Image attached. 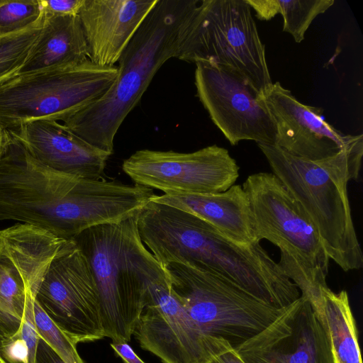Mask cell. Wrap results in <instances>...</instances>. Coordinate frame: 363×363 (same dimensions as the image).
<instances>
[{
    "label": "cell",
    "mask_w": 363,
    "mask_h": 363,
    "mask_svg": "<svg viewBox=\"0 0 363 363\" xmlns=\"http://www.w3.org/2000/svg\"><path fill=\"white\" fill-rule=\"evenodd\" d=\"M0 158V221L35 225L65 239L110 223L116 198L112 184L65 174L34 158L6 130Z\"/></svg>",
    "instance_id": "6da1fadb"
},
{
    "label": "cell",
    "mask_w": 363,
    "mask_h": 363,
    "mask_svg": "<svg viewBox=\"0 0 363 363\" xmlns=\"http://www.w3.org/2000/svg\"><path fill=\"white\" fill-rule=\"evenodd\" d=\"M199 0H158L123 51L117 77L108 91L63 124L109 153L114 138L153 77L177 57Z\"/></svg>",
    "instance_id": "7a4b0ae2"
},
{
    "label": "cell",
    "mask_w": 363,
    "mask_h": 363,
    "mask_svg": "<svg viewBox=\"0 0 363 363\" xmlns=\"http://www.w3.org/2000/svg\"><path fill=\"white\" fill-rule=\"evenodd\" d=\"M139 212L118 223L89 228L73 238L91 269L104 337L112 342L130 340L148 283L165 274L140 239Z\"/></svg>",
    "instance_id": "3957f363"
},
{
    "label": "cell",
    "mask_w": 363,
    "mask_h": 363,
    "mask_svg": "<svg viewBox=\"0 0 363 363\" xmlns=\"http://www.w3.org/2000/svg\"><path fill=\"white\" fill-rule=\"evenodd\" d=\"M257 241L266 239L280 251L277 262L320 318L324 293L329 289V257L315 225L275 174L259 172L242 184Z\"/></svg>",
    "instance_id": "277c9868"
},
{
    "label": "cell",
    "mask_w": 363,
    "mask_h": 363,
    "mask_svg": "<svg viewBox=\"0 0 363 363\" xmlns=\"http://www.w3.org/2000/svg\"><path fill=\"white\" fill-rule=\"evenodd\" d=\"M273 174L283 183L318 232L330 259L344 272L359 269L363 256L342 174L285 152L257 144Z\"/></svg>",
    "instance_id": "5b68a950"
},
{
    "label": "cell",
    "mask_w": 363,
    "mask_h": 363,
    "mask_svg": "<svg viewBox=\"0 0 363 363\" xmlns=\"http://www.w3.org/2000/svg\"><path fill=\"white\" fill-rule=\"evenodd\" d=\"M177 58L233 69L260 94L273 83L265 46L245 0L199 1Z\"/></svg>",
    "instance_id": "8992f818"
},
{
    "label": "cell",
    "mask_w": 363,
    "mask_h": 363,
    "mask_svg": "<svg viewBox=\"0 0 363 363\" xmlns=\"http://www.w3.org/2000/svg\"><path fill=\"white\" fill-rule=\"evenodd\" d=\"M163 269L172 294L201 333L223 338L233 348L265 328L284 308L202 267L170 263Z\"/></svg>",
    "instance_id": "52a82bcc"
},
{
    "label": "cell",
    "mask_w": 363,
    "mask_h": 363,
    "mask_svg": "<svg viewBox=\"0 0 363 363\" xmlns=\"http://www.w3.org/2000/svg\"><path fill=\"white\" fill-rule=\"evenodd\" d=\"M117 73V66L87 60L72 68L16 75L0 84V125L13 130L35 121L64 123L103 96Z\"/></svg>",
    "instance_id": "ba28073f"
},
{
    "label": "cell",
    "mask_w": 363,
    "mask_h": 363,
    "mask_svg": "<svg viewBox=\"0 0 363 363\" xmlns=\"http://www.w3.org/2000/svg\"><path fill=\"white\" fill-rule=\"evenodd\" d=\"M122 169L135 184L164 194L223 192L239 177L235 159L217 145L192 152L140 150L123 161Z\"/></svg>",
    "instance_id": "9c48e42d"
},
{
    "label": "cell",
    "mask_w": 363,
    "mask_h": 363,
    "mask_svg": "<svg viewBox=\"0 0 363 363\" xmlns=\"http://www.w3.org/2000/svg\"><path fill=\"white\" fill-rule=\"evenodd\" d=\"M35 298L75 345L105 337L96 284L75 242L52 261Z\"/></svg>",
    "instance_id": "30bf717a"
},
{
    "label": "cell",
    "mask_w": 363,
    "mask_h": 363,
    "mask_svg": "<svg viewBox=\"0 0 363 363\" xmlns=\"http://www.w3.org/2000/svg\"><path fill=\"white\" fill-rule=\"evenodd\" d=\"M195 65L197 96L230 145L242 140L275 145V125L252 84L229 67L207 62Z\"/></svg>",
    "instance_id": "8fae6325"
},
{
    "label": "cell",
    "mask_w": 363,
    "mask_h": 363,
    "mask_svg": "<svg viewBox=\"0 0 363 363\" xmlns=\"http://www.w3.org/2000/svg\"><path fill=\"white\" fill-rule=\"evenodd\" d=\"M276 128L275 145L317 164L363 149V135H345L327 123L323 109L300 102L279 82L260 95Z\"/></svg>",
    "instance_id": "7c38bea8"
},
{
    "label": "cell",
    "mask_w": 363,
    "mask_h": 363,
    "mask_svg": "<svg viewBox=\"0 0 363 363\" xmlns=\"http://www.w3.org/2000/svg\"><path fill=\"white\" fill-rule=\"evenodd\" d=\"M140 346L162 363H210L216 337L197 328L172 294L166 274L147 285L145 304L133 333Z\"/></svg>",
    "instance_id": "4fadbf2b"
},
{
    "label": "cell",
    "mask_w": 363,
    "mask_h": 363,
    "mask_svg": "<svg viewBox=\"0 0 363 363\" xmlns=\"http://www.w3.org/2000/svg\"><path fill=\"white\" fill-rule=\"evenodd\" d=\"M233 349L244 363H334L323 321L301 296Z\"/></svg>",
    "instance_id": "5bb4252c"
},
{
    "label": "cell",
    "mask_w": 363,
    "mask_h": 363,
    "mask_svg": "<svg viewBox=\"0 0 363 363\" xmlns=\"http://www.w3.org/2000/svg\"><path fill=\"white\" fill-rule=\"evenodd\" d=\"M158 0H84L78 13L91 62L114 66Z\"/></svg>",
    "instance_id": "9a60e30c"
},
{
    "label": "cell",
    "mask_w": 363,
    "mask_h": 363,
    "mask_svg": "<svg viewBox=\"0 0 363 363\" xmlns=\"http://www.w3.org/2000/svg\"><path fill=\"white\" fill-rule=\"evenodd\" d=\"M11 131L27 151L43 164L85 179H99L112 155L91 145L55 121H30Z\"/></svg>",
    "instance_id": "2e32d148"
},
{
    "label": "cell",
    "mask_w": 363,
    "mask_h": 363,
    "mask_svg": "<svg viewBox=\"0 0 363 363\" xmlns=\"http://www.w3.org/2000/svg\"><path fill=\"white\" fill-rule=\"evenodd\" d=\"M151 200L189 212L239 243L259 242L248 197L240 184L215 194H155Z\"/></svg>",
    "instance_id": "e0dca14e"
},
{
    "label": "cell",
    "mask_w": 363,
    "mask_h": 363,
    "mask_svg": "<svg viewBox=\"0 0 363 363\" xmlns=\"http://www.w3.org/2000/svg\"><path fill=\"white\" fill-rule=\"evenodd\" d=\"M87 60V45L79 16H44L40 35L17 75L72 68Z\"/></svg>",
    "instance_id": "ac0fdd59"
},
{
    "label": "cell",
    "mask_w": 363,
    "mask_h": 363,
    "mask_svg": "<svg viewBox=\"0 0 363 363\" xmlns=\"http://www.w3.org/2000/svg\"><path fill=\"white\" fill-rule=\"evenodd\" d=\"M322 318L334 363H362L356 322L348 294L330 288L324 293Z\"/></svg>",
    "instance_id": "d6986e66"
},
{
    "label": "cell",
    "mask_w": 363,
    "mask_h": 363,
    "mask_svg": "<svg viewBox=\"0 0 363 363\" xmlns=\"http://www.w3.org/2000/svg\"><path fill=\"white\" fill-rule=\"evenodd\" d=\"M255 10L259 20L268 21L277 14L281 15L283 30L301 43L313 20L330 8L333 0H245Z\"/></svg>",
    "instance_id": "ffe728a7"
},
{
    "label": "cell",
    "mask_w": 363,
    "mask_h": 363,
    "mask_svg": "<svg viewBox=\"0 0 363 363\" xmlns=\"http://www.w3.org/2000/svg\"><path fill=\"white\" fill-rule=\"evenodd\" d=\"M26 304V288L14 264L0 255V340L20 328Z\"/></svg>",
    "instance_id": "44dd1931"
},
{
    "label": "cell",
    "mask_w": 363,
    "mask_h": 363,
    "mask_svg": "<svg viewBox=\"0 0 363 363\" xmlns=\"http://www.w3.org/2000/svg\"><path fill=\"white\" fill-rule=\"evenodd\" d=\"M43 18L32 26L0 37V84L18 74L41 31Z\"/></svg>",
    "instance_id": "7402d4cb"
},
{
    "label": "cell",
    "mask_w": 363,
    "mask_h": 363,
    "mask_svg": "<svg viewBox=\"0 0 363 363\" xmlns=\"http://www.w3.org/2000/svg\"><path fill=\"white\" fill-rule=\"evenodd\" d=\"M43 16L40 0H0V37L22 31Z\"/></svg>",
    "instance_id": "603a6c76"
},
{
    "label": "cell",
    "mask_w": 363,
    "mask_h": 363,
    "mask_svg": "<svg viewBox=\"0 0 363 363\" xmlns=\"http://www.w3.org/2000/svg\"><path fill=\"white\" fill-rule=\"evenodd\" d=\"M34 318L38 335L43 338L65 363H85L79 354L77 345L52 322L35 298Z\"/></svg>",
    "instance_id": "cb8c5ba5"
},
{
    "label": "cell",
    "mask_w": 363,
    "mask_h": 363,
    "mask_svg": "<svg viewBox=\"0 0 363 363\" xmlns=\"http://www.w3.org/2000/svg\"><path fill=\"white\" fill-rule=\"evenodd\" d=\"M0 354L6 363H29L27 345L18 332L0 340Z\"/></svg>",
    "instance_id": "d4e9b609"
},
{
    "label": "cell",
    "mask_w": 363,
    "mask_h": 363,
    "mask_svg": "<svg viewBox=\"0 0 363 363\" xmlns=\"http://www.w3.org/2000/svg\"><path fill=\"white\" fill-rule=\"evenodd\" d=\"M84 0H40L45 16L78 15Z\"/></svg>",
    "instance_id": "484cf974"
},
{
    "label": "cell",
    "mask_w": 363,
    "mask_h": 363,
    "mask_svg": "<svg viewBox=\"0 0 363 363\" xmlns=\"http://www.w3.org/2000/svg\"><path fill=\"white\" fill-rule=\"evenodd\" d=\"M212 352L213 358L210 363H244L231 345L223 338H215Z\"/></svg>",
    "instance_id": "4316f807"
},
{
    "label": "cell",
    "mask_w": 363,
    "mask_h": 363,
    "mask_svg": "<svg viewBox=\"0 0 363 363\" xmlns=\"http://www.w3.org/2000/svg\"><path fill=\"white\" fill-rule=\"evenodd\" d=\"M34 363H65L52 348L39 336Z\"/></svg>",
    "instance_id": "83f0119b"
},
{
    "label": "cell",
    "mask_w": 363,
    "mask_h": 363,
    "mask_svg": "<svg viewBox=\"0 0 363 363\" xmlns=\"http://www.w3.org/2000/svg\"><path fill=\"white\" fill-rule=\"evenodd\" d=\"M111 347L125 363H145L125 342H111Z\"/></svg>",
    "instance_id": "f1b7e54d"
},
{
    "label": "cell",
    "mask_w": 363,
    "mask_h": 363,
    "mask_svg": "<svg viewBox=\"0 0 363 363\" xmlns=\"http://www.w3.org/2000/svg\"><path fill=\"white\" fill-rule=\"evenodd\" d=\"M6 143V130L0 125V158L3 155Z\"/></svg>",
    "instance_id": "f546056e"
},
{
    "label": "cell",
    "mask_w": 363,
    "mask_h": 363,
    "mask_svg": "<svg viewBox=\"0 0 363 363\" xmlns=\"http://www.w3.org/2000/svg\"><path fill=\"white\" fill-rule=\"evenodd\" d=\"M0 363H6V362L4 359V358L0 354Z\"/></svg>",
    "instance_id": "4dcf8cb0"
}]
</instances>
